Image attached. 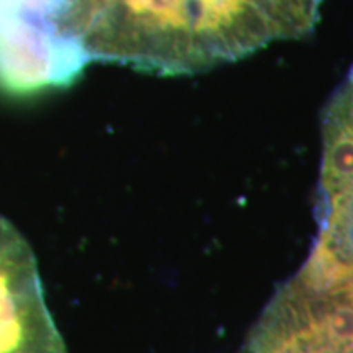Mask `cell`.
<instances>
[{
  "instance_id": "cell-1",
  "label": "cell",
  "mask_w": 353,
  "mask_h": 353,
  "mask_svg": "<svg viewBox=\"0 0 353 353\" xmlns=\"http://www.w3.org/2000/svg\"><path fill=\"white\" fill-rule=\"evenodd\" d=\"M278 38L254 0H103L81 34L90 61L185 76L232 63Z\"/></svg>"
},
{
  "instance_id": "cell-2",
  "label": "cell",
  "mask_w": 353,
  "mask_h": 353,
  "mask_svg": "<svg viewBox=\"0 0 353 353\" xmlns=\"http://www.w3.org/2000/svg\"><path fill=\"white\" fill-rule=\"evenodd\" d=\"M250 353H353V276L307 257L254 325Z\"/></svg>"
},
{
  "instance_id": "cell-3",
  "label": "cell",
  "mask_w": 353,
  "mask_h": 353,
  "mask_svg": "<svg viewBox=\"0 0 353 353\" xmlns=\"http://www.w3.org/2000/svg\"><path fill=\"white\" fill-rule=\"evenodd\" d=\"M0 353H68L44 299L37 257L0 216Z\"/></svg>"
},
{
  "instance_id": "cell-4",
  "label": "cell",
  "mask_w": 353,
  "mask_h": 353,
  "mask_svg": "<svg viewBox=\"0 0 353 353\" xmlns=\"http://www.w3.org/2000/svg\"><path fill=\"white\" fill-rule=\"evenodd\" d=\"M275 26L280 39L307 37L319 20L324 0H254Z\"/></svg>"
}]
</instances>
